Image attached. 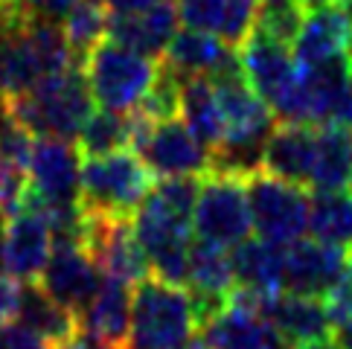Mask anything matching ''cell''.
<instances>
[{"label": "cell", "mask_w": 352, "mask_h": 349, "mask_svg": "<svg viewBox=\"0 0 352 349\" xmlns=\"http://www.w3.org/2000/svg\"><path fill=\"white\" fill-rule=\"evenodd\" d=\"M175 32H178V6L172 0H155L140 12L111 15L108 38L160 61Z\"/></svg>", "instance_id": "e0dca14e"}, {"label": "cell", "mask_w": 352, "mask_h": 349, "mask_svg": "<svg viewBox=\"0 0 352 349\" xmlns=\"http://www.w3.org/2000/svg\"><path fill=\"white\" fill-rule=\"evenodd\" d=\"M140 157L160 178H178V174L204 178L207 172H212V152L198 143V137L181 117L157 122Z\"/></svg>", "instance_id": "7c38bea8"}, {"label": "cell", "mask_w": 352, "mask_h": 349, "mask_svg": "<svg viewBox=\"0 0 352 349\" xmlns=\"http://www.w3.org/2000/svg\"><path fill=\"white\" fill-rule=\"evenodd\" d=\"M53 349H111V346L102 344V341H96V338H91V335L79 332L76 338H70V341H65V344H56Z\"/></svg>", "instance_id": "f35d334b"}, {"label": "cell", "mask_w": 352, "mask_h": 349, "mask_svg": "<svg viewBox=\"0 0 352 349\" xmlns=\"http://www.w3.org/2000/svg\"><path fill=\"white\" fill-rule=\"evenodd\" d=\"M256 9H259V0H224V21L219 30L221 41L239 49V44L254 32Z\"/></svg>", "instance_id": "1f68e13d"}, {"label": "cell", "mask_w": 352, "mask_h": 349, "mask_svg": "<svg viewBox=\"0 0 352 349\" xmlns=\"http://www.w3.org/2000/svg\"><path fill=\"white\" fill-rule=\"evenodd\" d=\"M303 21H306L303 0H259L254 30L268 35L271 41L294 47L300 30H303Z\"/></svg>", "instance_id": "f1b7e54d"}, {"label": "cell", "mask_w": 352, "mask_h": 349, "mask_svg": "<svg viewBox=\"0 0 352 349\" xmlns=\"http://www.w3.org/2000/svg\"><path fill=\"white\" fill-rule=\"evenodd\" d=\"M9 174H12V169L6 166V160L0 157V192H3V186H6V181H9Z\"/></svg>", "instance_id": "7bdbcfd3"}, {"label": "cell", "mask_w": 352, "mask_h": 349, "mask_svg": "<svg viewBox=\"0 0 352 349\" xmlns=\"http://www.w3.org/2000/svg\"><path fill=\"white\" fill-rule=\"evenodd\" d=\"M303 82H306L309 126H318V128L332 126V128L352 131L349 53L329 58V61H320V65L303 67Z\"/></svg>", "instance_id": "8fae6325"}, {"label": "cell", "mask_w": 352, "mask_h": 349, "mask_svg": "<svg viewBox=\"0 0 352 349\" xmlns=\"http://www.w3.org/2000/svg\"><path fill=\"white\" fill-rule=\"evenodd\" d=\"M309 230L311 239L352 247V190H309Z\"/></svg>", "instance_id": "484cf974"}, {"label": "cell", "mask_w": 352, "mask_h": 349, "mask_svg": "<svg viewBox=\"0 0 352 349\" xmlns=\"http://www.w3.org/2000/svg\"><path fill=\"white\" fill-rule=\"evenodd\" d=\"M236 53L248 85L271 108L276 122H309L303 67L297 65L292 49L254 30Z\"/></svg>", "instance_id": "3957f363"}, {"label": "cell", "mask_w": 352, "mask_h": 349, "mask_svg": "<svg viewBox=\"0 0 352 349\" xmlns=\"http://www.w3.org/2000/svg\"><path fill=\"white\" fill-rule=\"evenodd\" d=\"M178 18L190 30L201 32H219L224 21V0H181Z\"/></svg>", "instance_id": "d6a6232c"}, {"label": "cell", "mask_w": 352, "mask_h": 349, "mask_svg": "<svg viewBox=\"0 0 352 349\" xmlns=\"http://www.w3.org/2000/svg\"><path fill=\"white\" fill-rule=\"evenodd\" d=\"M0 349H50V344L38 332L23 323H0Z\"/></svg>", "instance_id": "e575fe53"}, {"label": "cell", "mask_w": 352, "mask_h": 349, "mask_svg": "<svg viewBox=\"0 0 352 349\" xmlns=\"http://www.w3.org/2000/svg\"><path fill=\"white\" fill-rule=\"evenodd\" d=\"M201 329L207 349H288V341L262 315V300L242 289L230 291V300Z\"/></svg>", "instance_id": "9c48e42d"}, {"label": "cell", "mask_w": 352, "mask_h": 349, "mask_svg": "<svg viewBox=\"0 0 352 349\" xmlns=\"http://www.w3.org/2000/svg\"><path fill=\"white\" fill-rule=\"evenodd\" d=\"M236 289L256 294L259 300L285 291V247L274 245L262 236H248L230 254Z\"/></svg>", "instance_id": "ac0fdd59"}, {"label": "cell", "mask_w": 352, "mask_h": 349, "mask_svg": "<svg viewBox=\"0 0 352 349\" xmlns=\"http://www.w3.org/2000/svg\"><path fill=\"white\" fill-rule=\"evenodd\" d=\"M349 79H352V49H349Z\"/></svg>", "instance_id": "c3c4849f"}, {"label": "cell", "mask_w": 352, "mask_h": 349, "mask_svg": "<svg viewBox=\"0 0 352 349\" xmlns=\"http://www.w3.org/2000/svg\"><path fill=\"white\" fill-rule=\"evenodd\" d=\"M73 3H76V0H27V6H30L32 15L50 18V21H61L70 12Z\"/></svg>", "instance_id": "8d00e7d4"}, {"label": "cell", "mask_w": 352, "mask_h": 349, "mask_svg": "<svg viewBox=\"0 0 352 349\" xmlns=\"http://www.w3.org/2000/svg\"><path fill=\"white\" fill-rule=\"evenodd\" d=\"M155 186V172L131 148L82 160V207L105 216H134Z\"/></svg>", "instance_id": "277c9868"}, {"label": "cell", "mask_w": 352, "mask_h": 349, "mask_svg": "<svg viewBox=\"0 0 352 349\" xmlns=\"http://www.w3.org/2000/svg\"><path fill=\"white\" fill-rule=\"evenodd\" d=\"M349 186H352V134L346 128H332V126L318 128L309 190H349Z\"/></svg>", "instance_id": "d4e9b609"}, {"label": "cell", "mask_w": 352, "mask_h": 349, "mask_svg": "<svg viewBox=\"0 0 352 349\" xmlns=\"http://www.w3.org/2000/svg\"><path fill=\"white\" fill-rule=\"evenodd\" d=\"M192 227L201 239H210L224 247H236L248 239L254 230V221H250L242 174L212 169L201 178L198 201L192 210Z\"/></svg>", "instance_id": "52a82bcc"}, {"label": "cell", "mask_w": 352, "mask_h": 349, "mask_svg": "<svg viewBox=\"0 0 352 349\" xmlns=\"http://www.w3.org/2000/svg\"><path fill=\"white\" fill-rule=\"evenodd\" d=\"M245 192L256 236L280 247H288L306 236L311 210V192L306 186L288 183L262 169H254L245 174Z\"/></svg>", "instance_id": "8992f818"}, {"label": "cell", "mask_w": 352, "mask_h": 349, "mask_svg": "<svg viewBox=\"0 0 352 349\" xmlns=\"http://www.w3.org/2000/svg\"><path fill=\"white\" fill-rule=\"evenodd\" d=\"M292 349H338L335 341L329 338H318V341H306V344H294Z\"/></svg>", "instance_id": "60d3db41"}, {"label": "cell", "mask_w": 352, "mask_h": 349, "mask_svg": "<svg viewBox=\"0 0 352 349\" xmlns=\"http://www.w3.org/2000/svg\"><path fill=\"white\" fill-rule=\"evenodd\" d=\"M131 329V285L117 277H102L96 297L79 315V332L108 344L111 349H125Z\"/></svg>", "instance_id": "44dd1931"}, {"label": "cell", "mask_w": 352, "mask_h": 349, "mask_svg": "<svg viewBox=\"0 0 352 349\" xmlns=\"http://www.w3.org/2000/svg\"><path fill=\"white\" fill-rule=\"evenodd\" d=\"M50 251H53V230L41 216L30 213V210H18L15 216H9L3 242L6 273L18 280H38Z\"/></svg>", "instance_id": "d6986e66"}, {"label": "cell", "mask_w": 352, "mask_h": 349, "mask_svg": "<svg viewBox=\"0 0 352 349\" xmlns=\"http://www.w3.org/2000/svg\"><path fill=\"white\" fill-rule=\"evenodd\" d=\"M349 259H352V247H349Z\"/></svg>", "instance_id": "681fc988"}, {"label": "cell", "mask_w": 352, "mask_h": 349, "mask_svg": "<svg viewBox=\"0 0 352 349\" xmlns=\"http://www.w3.org/2000/svg\"><path fill=\"white\" fill-rule=\"evenodd\" d=\"M236 58H239L236 49L224 44L221 35L186 27L172 35V41L160 61L172 73H178L181 79H190V76L212 79V76H219L221 70H228Z\"/></svg>", "instance_id": "ffe728a7"}, {"label": "cell", "mask_w": 352, "mask_h": 349, "mask_svg": "<svg viewBox=\"0 0 352 349\" xmlns=\"http://www.w3.org/2000/svg\"><path fill=\"white\" fill-rule=\"evenodd\" d=\"M181 349H207V344H204V341H201V335H195V338H192L190 344H184Z\"/></svg>", "instance_id": "ee69618b"}, {"label": "cell", "mask_w": 352, "mask_h": 349, "mask_svg": "<svg viewBox=\"0 0 352 349\" xmlns=\"http://www.w3.org/2000/svg\"><path fill=\"white\" fill-rule=\"evenodd\" d=\"M314 134L318 128L309 122H276L262 146L259 169L309 190L314 169Z\"/></svg>", "instance_id": "9a60e30c"}, {"label": "cell", "mask_w": 352, "mask_h": 349, "mask_svg": "<svg viewBox=\"0 0 352 349\" xmlns=\"http://www.w3.org/2000/svg\"><path fill=\"white\" fill-rule=\"evenodd\" d=\"M102 268L87 254V247L76 239H53V251L41 271L38 282L47 289L58 306H65L70 315H79L91 306L99 285H102Z\"/></svg>", "instance_id": "30bf717a"}, {"label": "cell", "mask_w": 352, "mask_h": 349, "mask_svg": "<svg viewBox=\"0 0 352 349\" xmlns=\"http://www.w3.org/2000/svg\"><path fill=\"white\" fill-rule=\"evenodd\" d=\"M323 303L332 317V326L335 323H352V262L344 268L341 280L332 285L329 294L323 297Z\"/></svg>", "instance_id": "836d02e7"}, {"label": "cell", "mask_w": 352, "mask_h": 349, "mask_svg": "<svg viewBox=\"0 0 352 349\" xmlns=\"http://www.w3.org/2000/svg\"><path fill=\"white\" fill-rule=\"evenodd\" d=\"M76 146L82 157H96V155L129 148V117L108 108L94 111L76 137Z\"/></svg>", "instance_id": "83f0119b"}, {"label": "cell", "mask_w": 352, "mask_h": 349, "mask_svg": "<svg viewBox=\"0 0 352 349\" xmlns=\"http://www.w3.org/2000/svg\"><path fill=\"white\" fill-rule=\"evenodd\" d=\"M341 3H344V6H346V9L352 12V0H341Z\"/></svg>", "instance_id": "7dc6e473"}, {"label": "cell", "mask_w": 352, "mask_h": 349, "mask_svg": "<svg viewBox=\"0 0 352 349\" xmlns=\"http://www.w3.org/2000/svg\"><path fill=\"white\" fill-rule=\"evenodd\" d=\"M198 317L184 285L148 273L131 291V329L125 349H181L195 338Z\"/></svg>", "instance_id": "7a4b0ae2"}, {"label": "cell", "mask_w": 352, "mask_h": 349, "mask_svg": "<svg viewBox=\"0 0 352 349\" xmlns=\"http://www.w3.org/2000/svg\"><path fill=\"white\" fill-rule=\"evenodd\" d=\"M21 320L23 326H30L32 332H38L41 338L56 346L65 344L79 335V320L76 315H70L65 306H58L53 297L47 294V289L38 280H23L21 289Z\"/></svg>", "instance_id": "cb8c5ba5"}, {"label": "cell", "mask_w": 352, "mask_h": 349, "mask_svg": "<svg viewBox=\"0 0 352 349\" xmlns=\"http://www.w3.org/2000/svg\"><path fill=\"white\" fill-rule=\"evenodd\" d=\"M82 160L85 157L73 140L35 137L27 181L44 198L76 204L82 198Z\"/></svg>", "instance_id": "4fadbf2b"}, {"label": "cell", "mask_w": 352, "mask_h": 349, "mask_svg": "<svg viewBox=\"0 0 352 349\" xmlns=\"http://www.w3.org/2000/svg\"><path fill=\"white\" fill-rule=\"evenodd\" d=\"M94 93L85 67L70 65L61 73L38 79L27 93L0 102V117L15 120L32 137H61L76 140L87 117L94 114Z\"/></svg>", "instance_id": "6da1fadb"}, {"label": "cell", "mask_w": 352, "mask_h": 349, "mask_svg": "<svg viewBox=\"0 0 352 349\" xmlns=\"http://www.w3.org/2000/svg\"><path fill=\"white\" fill-rule=\"evenodd\" d=\"M352 49V12L341 3H323L306 15L303 30L294 41V58L297 65H320L338 56H346Z\"/></svg>", "instance_id": "2e32d148"}, {"label": "cell", "mask_w": 352, "mask_h": 349, "mask_svg": "<svg viewBox=\"0 0 352 349\" xmlns=\"http://www.w3.org/2000/svg\"><path fill=\"white\" fill-rule=\"evenodd\" d=\"M108 27H111V9L105 6V0H76L70 6V12L61 18V30L67 35L76 65L85 67L87 56L105 41Z\"/></svg>", "instance_id": "4316f807"}, {"label": "cell", "mask_w": 352, "mask_h": 349, "mask_svg": "<svg viewBox=\"0 0 352 349\" xmlns=\"http://www.w3.org/2000/svg\"><path fill=\"white\" fill-rule=\"evenodd\" d=\"M82 245L96 259L105 277H117L129 285H137L152 273L148 256L140 239H137L134 221L129 216H105L85 210Z\"/></svg>", "instance_id": "ba28073f"}, {"label": "cell", "mask_w": 352, "mask_h": 349, "mask_svg": "<svg viewBox=\"0 0 352 349\" xmlns=\"http://www.w3.org/2000/svg\"><path fill=\"white\" fill-rule=\"evenodd\" d=\"M6 3H21V0H0V6H6Z\"/></svg>", "instance_id": "bcb514c9"}, {"label": "cell", "mask_w": 352, "mask_h": 349, "mask_svg": "<svg viewBox=\"0 0 352 349\" xmlns=\"http://www.w3.org/2000/svg\"><path fill=\"white\" fill-rule=\"evenodd\" d=\"M349 265V251L318 239H297L285 247V291L326 297Z\"/></svg>", "instance_id": "5bb4252c"}, {"label": "cell", "mask_w": 352, "mask_h": 349, "mask_svg": "<svg viewBox=\"0 0 352 349\" xmlns=\"http://www.w3.org/2000/svg\"><path fill=\"white\" fill-rule=\"evenodd\" d=\"M32 146H35V137L23 126H18L15 120L3 117V122H0V157L6 160V166L12 172L30 174Z\"/></svg>", "instance_id": "4dcf8cb0"}, {"label": "cell", "mask_w": 352, "mask_h": 349, "mask_svg": "<svg viewBox=\"0 0 352 349\" xmlns=\"http://www.w3.org/2000/svg\"><path fill=\"white\" fill-rule=\"evenodd\" d=\"M306 6H311V9H318V6H323V3H332V0H303Z\"/></svg>", "instance_id": "f6af8a7d"}, {"label": "cell", "mask_w": 352, "mask_h": 349, "mask_svg": "<svg viewBox=\"0 0 352 349\" xmlns=\"http://www.w3.org/2000/svg\"><path fill=\"white\" fill-rule=\"evenodd\" d=\"M181 76L172 73L166 65L160 61L157 67V76L148 87V93L143 96V102L137 108H143L148 117L163 122V120H172V117H181Z\"/></svg>", "instance_id": "f546056e"}, {"label": "cell", "mask_w": 352, "mask_h": 349, "mask_svg": "<svg viewBox=\"0 0 352 349\" xmlns=\"http://www.w3.org/2000/svg\"><path fill=\"white\" fill-rule=\"evenodd\" d=\"M181 82V117L198 137V143L216 155L224 146V117L219 108L216 87L204 76H190Z\"/></svg>", "instance_id": "603a6c76"}, {"label": "cell", "mask_w": 352, "mask_h": 349, "mask_svg": "<svg viewBox=\"0 0 352 349\" xmlns=\"http://www.w3.org/2000/svg\"><path fill=\"white\" fill-rule=\"evenodd\" d=\"M6 227H9V216H6V210H0V265H3V242H6Z\"/></svg>", "instance_id": "b9f144b4"}, {"label": "cell", "mask_w": 352, "mask_h": 349, "mask_svg": "<svg viewBox=\"0 0 352 349\" xmlns=\"http://www.w3.org/2000/svg\"><path fill=\"white\" fill-rule=\"evenodd\" d=\"M21 289L23 282L12 273H0V323H9L12 317H18L21 311Z\"/></svg>", "instance_id": "d590c367"}, {"label": "cell", "mask_w": 352, "mask_h": 349, "mask_svg": "<svg viewBox=\"0 0 352 349\" xmlns=\"http://www.w3.org/2000/svg\"><path fill=\"white\" fill-rule=\"evenodd\" d=\"M157 58L134 53V49L108 38L87 56L85 76L99 105L117 111V114H129L131 108L143 102V96L157 76Z\"/></svg>", "instance_id": "5b68a950"}, {"label": "cell", "mask_w": 352, "mask_h": 349, "mask_svg": "<svg viewBox=\"0 0 352 349\" xmlns=\"http://www.w3.org/2000/svg\"><path fill=\"white\" fill-rule=\"evenodd\" d=\"M152 3L155 0H105L111 15H129V12H140L146 6H152Z\"/></svg>", "instance_id": "74e56055"}, {"label": "cell", "mask_w": 352, "mask_h": 349, "mask_svg": "<svg viewBox=\"0 0 352 349\" xmlns=\"http://www.w3.org/2000/svg\"><path fill=\"white\" fill-rule=\"evenodd\" d=\"M332 341L338 344V349H352V323H335Z\"/></svg>", "instance_id": "ab89813d"}, {"label": "cell", "mask_w": 352, "mask_h": 349, "mask_svg": "<svg viewBox=\"0 0 352 349\" xmlns=\"http://www.w3.org/2000/svg\"><path fill=\"white\" fill-rule=\"evenodd\" d=\"M262 315L274 323V329L292 346L329 338V332H332V317L326 311L323 297L283 291L271 297V300H262Z\"/></svg>", "instance_id": "7402d4cb"}]
</instances>
